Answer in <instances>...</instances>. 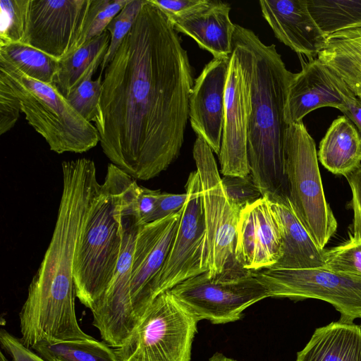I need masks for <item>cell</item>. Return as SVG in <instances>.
Segmentation results:
<instances>
[{
    "label": "cell",
    "mask_w": 361,
    "mask_h": 361,
    "mask_svg": "<svg viewBox=\"0 0 361 361\" xmlns=\"http://www.w3.org/2000/svg\"><path fill=\"white\" fill-rule=\"evenodd\" d=\"M195 80L180 35L149 0L104 73L96 128L106 157L147 180L179 156Z\"/></svg>",
    "instance_id": "6da1fadb"
},
{
    "label": "cell",
    "mask_w": 361,
    "mask_h": 361,
    "mask_svg": "<svg viewBox=\"0 0 361 361\" xmlns=\"http://www.w3.org/2000/svg\"><path fill=\"white\" fill-rule=\"evenodd\" d=\"M63 190L53 235L19 313L20 341L45 343L90 339L75 314L73 262L76 247L101 184L94 162L62 163Z\"/></svg>",
    "instance_id": "7a4b0ae2"
},
{
    "label": "cell",
    "mask_w": 361,
    "mask_h": 361,
    "mask_svg": "<svg viewBox=\"0 0 361 361\" xmlns=\"http://www.w3.org/2000/svg\"><path fill=\"white\" fill-rule=\"evenodd\" d=\"M233 50L247 80L250 113L247 156L250 174L269 201L289 198L285 142L288 89L294 73L288 71L274 44L267 45L251 30L235 25Z\"/></svg>",
    "instance_id": "3957f363"
},
{
    "label": "cell",
    "mask_w": 361,
    "mask_h": 361,
    "mask_svg": "<svg viewBox=\"0 0 361 361\" xmlns=\"http://www.w3.org/2000/svg\"><path fill=\"white\" fill-rule=\"evenodd\" d=\"M128 173L109 164L79 238L73 262L76 297L91 311L114 278L121 243L120 202Z\"/></svg>",
    "instance_id": "277c9868"
},
{
    "label": "cell",
    "mask_w": 361,
    "mask_h": 361,
    "mask_svg": "<svg viewBox=\"0 0 361 361\" xmlns=\"http://www.w3.org/2000/svg\"><path fill=\"white\" fill-rule=\"evenodd\" d=\"M0 73L18 97L28 123L57 154L83 153L99 142L98 130L51 84L32 79L0 56Z\"/></svg>",
    "instance_id": "5b68a950"
},
{
    "label": "cell",
    "mask_w": 361,
    "mask_h": 361,
    "mask_svg": "<svg viewBox=\"0 0 361 361\" xmlns=\"http://www.w3.org/2000/svg\"><path fill=\"white\" fill-rule=\"evenodd\" d=\"M198 322L166 291L153 300L127 342L115 351L120 361H190Z\"/></svg>",
    "instance_id": "8992f818"
},
{
    "label": "cell",
    "mask_w": 361,
    "mask_h": 361,
    "mask_svg": "<svg viewBox=\"0 0 361 361\" xmlns=\"http://www.w3.org/2000/svg\"><path fill=\"white\" fill-rule=\"evenodd\" d=\"M289 200L298 217L322 249L337 221L325 197L314 139L302 121L288 125L285 142Z\"/></svg>",
    "instance_id": "52a82bcc"
},
{
    "label": "cell",
    "mask_w": 361,
    "mask_h": 361,
    "mask_svg": "<svg viewBox=\"0 0 361 361\" xmlns=\"http://www.w3.org/2000/svg\"><path fill=\"white\" fill-rule=\"evenodd\" d=\"M140 185L128 176L120 202L122 243L114 278L106 293L92 310V325L110 347L118 348L128 340L138 322L133 314L130 283L135 239L140 227L135 202Z\"/></svg>",
    "instance_id": "ba28073f"
},
{
    "label": "cell",
    "mask_w": 361,
    "mask_h": 361,
    "mask_svg": "<svg viewBox=\"0 0 361 361\" xmlns=\"http://www.w3.org/2000/svg\"><path fill=\"white\" fill-rule=\"evenodd\" d=\"M169 291L199 321L207 319L216 324L240 319L245 309L269 297L252 271L243 269L238 262L215 277H208L206 271Z\"/></svg>",
    "instance_id": "9c48e42d"
},
{
    "label": "cell",
    "mask_w": 361,
    "mask_h": 361,
    "mask_svg": "<svg viewBox=\"0 0 361 361\" xmlns=\"http://www.w3.org/2000/svg\"><path fill=\"white\" fill-rule=\"evenodd\" d=\"M192 154L200 181L204 217L207 274L213 278L237 262L235 247L240 212L228 202L213 151L200 137L195 141Z\"/></svg>",
    "instance_id": "30bf717a"
},
{
    "label": "cell",
    "mask_w": 361,
    "mask_h": 361,
    "mask_svg": "<svg viewBox=\"0 0 361 361\" xmlns=\"http://www.w3.org/2000/svg\"><path fill=\"white\" fill-rule=\"evenodd\" d=\"M269 297L307 298L329 302L341 314L339 322L361 320V278L326 267L307 269H265L252 271Z\"/></svg>",
    "instance_id": "8fae6325"
},
{
    "label": "cell",
    "mask_w": 361,
    "mask_h": 361,
    "mask_svg": "<svg viewBox=\"0 0 361 361\" xmlns=\"http://www.w3.org/2000/svg\"><path fill=\"white\" fill-rule=\"evenodd\" d=\"M186 201L164 263L154 279L152 302L162 293L207 271L204 212L199 174L192 171L185 186Z\"/></svg>",
    "instance_id": "7c38bea8"
},
{
    "label": "cell",
    "mask_w": 361,
    "mask_h": 361,
    "mask_svg": "<svg viewBox=\"0 0 361 361\" xmlns=\"http://www.w3.org/2000/svg\"><path fill=\"white\" fill-rule=\"evenodd\" d=\"M90 0H30L24 44L59 61L75 51Z\"/></svg>",
    "instance_id": "4fadbf2b"
},
{
    "label": "cell",
    "mask_w": 361,
    "mask_h": 361,
    "mask_svg": "<svg viewBox=\"0 0 361 361\" xmlns=\"http://www.w3.org/2000/svg\"><path fill=\"white\" fill-rule=\"evenodd\" d=\"M250 113V87L243 68L233 50L225 92V109L219 161L223 176L250 173L247 134Z\"/></svg>",
    "instance_id": "5bb4252c"
},
{
    "label": "cell",
    "mask_w": 361,
    "mask_h": 361,
    "mask_svg": "<svg viewBox=\"0 0 361 361\" xmlns=\"http://www.w3.org/2000/svg\"><path fill=\"white\" fill-rule=\"evenodd\" d=\"M180 214L181 210L142 225L137 232L130 283V302L137 322L152 302L151 286L164 263Z\"/></svg>",
    "instance_id": "9a60e30c"
},
{
    "label": "cell",
    "mask_w": 361,
    "mask_h": 361,
    "mask_svg": "<svg viewBox=\"0 0 361 361\" xmlns=\"http://www.w3.org/2000/svg\"><path fill=\"white\" fill-rule=\"evenodd\" d=\"M281 255L280 226L269 200L262 197L240 213L235 257L243 269L256 271L274 267Z\"/></svg>",
    "instance_id": "2e32d148"
},
{
    "label": "cell",
    "mask_w": 361,
    "mask_h": 361,
    "mask_svg": "<svg viewBox=\"0 0 361 361\" xmlns=\"http://www.w3.org/2000/svg\"><path fill=\"white\" fill-rule=\"evenodd\" d=\"M231 56L213 58L204 66L195 80L189 100V120L193 131L217 155L221 145Z\"/></svg>",
    "instance_id": "e0dca14e"
},
{
    "label": "cell",
    "mask_w": 361,
    "mask_h": 361,
    "mask_svg": "<svg viewBox=\"0 0 361 361\" xmlns=\"http://www.w3.org/2000/svg\"><path fill=\"white\" fill-rule=\"evenodd\" d=\"M262 16L275 37L300 56L317 58L326 43L309 8L308 0H262Z\"/></svg>",
    "instance_id": "ac0fdd59"
},
{
    "label": "cell",
    "mask_w": 361,
    "mask_h": 361,
    "mask_svg": "<svg viewBox=\"0 0 361 361\" xmlns=\"http://www.w3.org/2000/svg\"><path fill=\"white\" fill-rule=\"evenodd\" d=\"M302 69L290 82L285 117L288 125L302 121L311 111L333 107L342 111L343 99L337 85L336 75L317 57L301 59Z\"/></svg>",
    "instance_id": "d6986e66"
},
{
    "label": "cell",
    "mask_w": 361,
    "mask_h": 361,
    "mask_svg": "<svg viewBox=\"0 0 361 361\" xmlns=\"http://www.w3.org/2000/svg\"><path fill=\"white\" fill-rule=\"evenodd\" d=\"M230 11L226 2L205 0L186 16L169 20L177 32L192 38L214 58L228 56L236 25L230 18Z\"/></svg>",
    "instance_id": "ffe728a7"
},
{
    "label": "cell",
    "mask_w": 361,
    "mask_h": 361,
    "mask_svg": "<svg viewBox=\"0 0 361 361\" xmlns=\"http://www.w3.org/2000/svg\"><path fill=\"white\" fill-rule=\"evenodd\" d=\"M282 237V255L272 269H307L325 267L320 248L295 214L289 198L270 202Z\"/></svg>",
    "instance_id": "44dd1931"
},
{
    "label": "cell",
    "mask_w": 361,
    "mask_h": 361,
    "mask_svg": "<svg viewBox=\"0 0 361 361\" xmlns=\"http://www.w3.org/2000/svg\"><path fill=\"white\" fill-rule=\"evenodd\" d=\"M296 361H361V325L338 321L316 329Z\"/></svg>",
    "instance_id": "7402d4cb"
},
{
    "label": "cell",
    "mask_w": 361,
    "mask_h": 361,
    "mask_svg": "<svg viewBox=\"0 0 361 361\" xmlns=\"http://www.w3.org/2000/svg\"><path fill=\"white\" fill-rule=\"evenodd\" d=\"M318 159L330 172L347 176L361 165V139L345 116L336 118L319 143Z\"/></svg>",
    "instance_id": "603a6c76"
},
{
    "label": "cell",
    "mask_w": 361,
    "mask_h": 361,
    "mask_svg": "<svg viewBox=\"0 0 361 361\" xmlns=\"http://www.w3.org/2000/svg\"><path fill=\"white\" fill-rule=\"evenodd\" d=\"M317 58L361 97V27L328 35Z\"/></svg>",
    "instance_id": "cb8c5ba5"
},
{
    "label": "cell",
    "mask_w": 361,
    "mask_h": 361,
    "mask_svg": "<svg viewBox=\"0 0 361 361\" xmlns=\"http://www.w3.org/2000/svg\"><path fill=\"white\" fill-rule=\"evenodd\" d=\"M111 36L106 30L59 61L53 85L66 97L82 82L92 79L108 50Z\"/></svg>",
    "instance_id": "d4e9b609"
},
{
    "label": "cell",
    "mask_w": 361,
    "mask_h": 361,
    "mask_svg": "<svg viewBox=\"0 0 361 361\" xmlns=\"http://www.w3.org/2000/svg\"><path fill=\"white\" fill-rule=\"evenodd\" d=\"M31 349L46 361H120L115 349L94 338L38 343Z\"/></svg>",
    "instance_id": "484cf974"
},
{
    "label": "cell",
    "mask_w": 361,
    "mask_h": 361,
    "mask_svg": "<svg viewBox=\"0 0 361 361\" xmlns=\"http://www.w3.org/2000/svg\"><path fill=\"white\" fill-rule=\"evenodd\" d=\"M308 5L315 21L327 36L361 27V0H308Z\"/></svg>",
    "instance_id": "4316f807"
},
{
    "label": "cell",
    "mask_w": 361,
    "mask_h": 361,
    "mask_svg": "<svg viewBox=\"0 0 361 361\" xmlns=\"http://www.w3.org/2000/svg\"><path fill=\"white\" fill-rule=\"evenodd\" d=\"M0 56L9 61L32 79L53 84L58 71L59 61L23 43L0 46Z\"/></svg>",
    "instance_id": "83f0119b"
},
{
    "label": "cell",
    "mask_w": 361,
    "mask_h": 361,
    "mask_svg": "<svg viewBox=\"0 0 361 361\" xmlns=\"http://www.w3.org/2000/svg\"><path fill=\"white\" fill-rule=\"evenodd\" d=\"M30 0L0 1V46L24 44Z\"/></svg>",
    "instance_id": "f1b7e54d"
},
{
    "label": "cell",
    "mask_w": 361,
    "mask_h": 361,
    "mask_svg": "<svg viewBox=\"0 0 361 361\" xmlns=\"http://www.w3.org/2000/svg\"><path fill=\"white\" fill-rule=\"evenodd\" d=\"M130 0H90L83 31L75 49L101 35L111 20Z\"/></svg>",
    "instance_id": "f546056e"
},
{
    "label": "cell",
    "mask_w": 361,
    "mask_h": 361,
    "mask_svg": "<svg viewBox=\"0 0 361 361\" xmlns=\"http://www.w3.org/2000/svg\"><path fill=\"white\" fill-rule=\"evenodd\" d=\"M145 0H130L106 27L111 39L108 50L101 63L102 74L113 59L124 38L133 26Z\"/></svg>",
    "instance_id": "4dcf8cb0"
},
{
    "label": "cell",
    "mask_w": 361,
    "mask_h": 361,
    "mask_svg": "<svg viewBox=\"0 0 361 361\" xmlns=\"http://www.w3.org/2000/svg\"><path fill=\"white\" fill-rule=\"evenodd\" d=\"M102 80V74L94 80H87L66 97L74 109L90 123H96L100 115Z\"/></svg>",
    "instance_id": "1f68e13d"
},
{
    "label": "cell",
    "mask_w": 361,
    "mask_h": 361,
    "mask_svg": "<svg viewBox=\"0 0 361 361\" xmlns=\"http://www.w3.org/2000/svg\"><path fill=\"white\" fill-rule=\"evenodd\" d=\"M326 268L361 278V240L350 238L343 244L325 250Z\"/></svg>",
    "instance_id": "d6a6232c"
},
{
    "label": "cell",
    "mask_w": 361,
    "mask_h": 361,
    "mask_svg": "<svg viewBox=\"0 0 361 361\" xmlns=\"http://www.w3.org/2000/svg\"><path fill=\"white\" fill-rule=\"evenodd\" d=\"M221 182L228 202L239 212L263 197L250 173L246 176H224Z\"/></svg>",
    "instance_id": "836d02e7"
},
{
    "label": "cell",
    "mask_w": 361,
    "mask_h": 361,
    "mask_svg": "<svg viewBox=\"0 0 361 361\" xmlns=\"http://www.w3.org/2000/svg\"><path fill=\"white\" fill-rule=\"evenodd\" d=\"M20 111L18 97L7 79L0 73V135L16 125Z\"/></svg>",
    "instance_id": "e575fe53"
},
{
    "label": "cell",
    "mask_w": 361,
    "mask_h": 361,
    "mask_svg": "<svg viewBox=\"0 0 361 361\" xmlns=\"http://www.w3.org/2000/svg\"><path fill=\"white\" fill-rule=\"evenodd\" d=\"M0 342L2 348L11 357L9 361H46L32 349L26 347L20 338L4 329L0 332Z\"/></svg>",
    "instance_id": "d590c367"
},
{
    "label": "cell",
    "mask_w": 361,
    "mask_h": 361,
    "mask_svg": "<svg viewBox=\"0 0 361 361\" xmlns=\"http://www.w3.org/2000/svg\"><path fill=\"white\" fill-rule=\"evenodd\" d=\"M345 177L353 195L350 204L353 210L350 238L361 240V165Z\"/></svg>",
    "instance_id": "8d00e7d4"
},
{
    "label": "cell",
    "mask_w": 361,
    "mask_h": 361,
    "mask_svg": "<svg viewBox=\"0 0 361 361\" xmlns=\"http://www.w3.org/2000/svg\"><path fill=\"white\" fill-rule=\"evenodd\" d=\"M336 75L337 85L344 102L341 112L355 125L361 139V97L356 96L345 83L337 75Z\"/></svg>",
    "instance_id": "74e56055"
},
{
    "label": "cell",
    "mask_w": 361,
    "mask_h": 361,
    "mask_svg": "<svg viewBox=\"0 0 361 361\" xmlns=\"http://www.w3.org/2000/svg\"><path fill=\"white\" fill-rule=\"evenodd\" d=\"M161 193L159 190H151L140 185L135 207L141 226L149 223V219L156 209Z\"/></svg>",
    "instance_id": "f35d334b"
},
{
    "label": "cell",
    "mask_w": 361,
    "mask_h": 361,
    "mask_svg": "<svg viewBox=\"0 0 361 361\" xmlns=\"http://www.w3.org/2000/svg\"><path fill=\"white\" fill-rule=\"evenodd\" d=\"M169 20L180 18L192 12L205 0H149Z\"/></svg>",
    "instance_id": "ab89813d"
},
{
    "label": "cell",
    "mask_w": 361,
    "mask_h": 361,
    "mask_svg": "<svg viewBox=\"0 0 361 361\" xmlns=\"http://www.w3.org/2000/svg\"><path fill=\"white\" fill-rule=\"evenodd\" d=\"M187 199V194L162 192L160 195L156 209L149 223L163 219L181 210Z\"/></svg>",
    "instance_id": "60d3db41"
},
{
    "label": "cell",
    "mask_w": 361,
    "mask_h": 361,
    "mask_svg": "<svg viewBox=\"0 0 361 361\" xmlns=\"http://www.w3.org/2000/svg\"><path fill=\"white\" fill-rule=\"evenodd\" d=\"M208 361H238V360H234L231 357H226V355H223L222 353H216L208 360Z\"/></svg>",
    "instance_id": "b9f144b4"
},
{
    "label": "cell",
    "mask_w": 361,
    "mask_h": 361,
    "mask_svg": "<svg viewBox=\"0 0 361 361\" xmlns=\"http://www.w3.org/2000/svg\"><path fill=\"white\" fill-rule=\"evenodd\" d=\"M0 361H9V360H7V359L4 357V354H3L2 353H1V360H0Z\"/></svg>",
    "instance_id": "7bdbcfd3"
}]
</instances>
